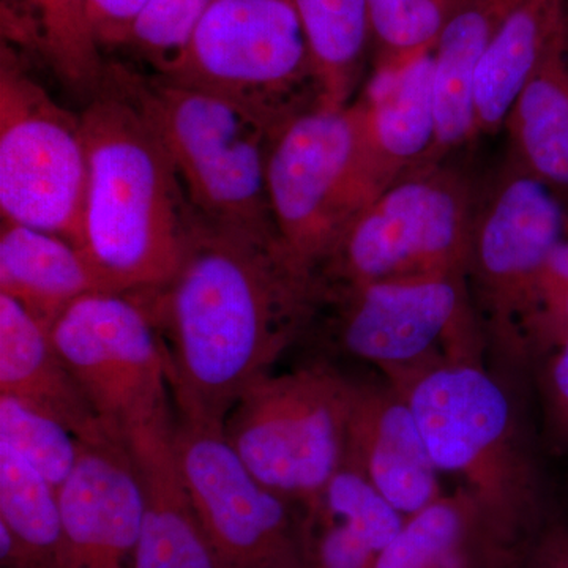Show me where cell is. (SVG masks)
Returning <instances> with one entry per match:
<instances>
[{"label": "cell", "instance_id": "cell-1", "mask_svg": "<svg viewBox=\"0 0 568 568\" xmlns=\"http://www.w3.org/2000/svg\"><path fill=\"white\" fill-rule=\"evenodd\" d=\"M315 276L278 234L192 213L178 272L151 290L178 416L223 424L242 394L305 335Z\"/></svg>", "mask_w": 568, "mask_h": 568}, {"label": "cell", "instance_id": "cell-2", "mask_svg": "<svg viewBox=\"0 0 568 568\" xmlns=\"http://www.w3.org/2000/svg\"><path fill=\"white\" fill-rule=\"evenodd\" d=\"M81 122L89 166L81 252L106 291L162 287L181 265L193 211L166 148L110 63Z\"/></svg>", "mask_w": 568, "mask_h": 568}, {"label": "cell", "instance_id": "cell-3", "mask_svg": "<svg viewBox=\"0 0 568 568\" xmlns=\"http://www.w3.org/2000/svg\"><path fill=\"white\" fill-rule=\"evenodd\" d=\"M409 403L440 474L463 480L508 536L540 528L541 480L514 403L481 361L390 381Z\"/></svg>", "mask_w": 568, "mask_h": 568}, {"label": "cell", "instance_id": "cell-4", "mask_svg": "<svg viewBox=\"0 0 568 568\" xmlns=\"http://www.w3.org/2000/svg\"><path fill=\"white\" fill-rule=\"evenodd\" d=\"M110 70L162 140L197 216L219 226L278 234L267 164L282 125L160 74L144 77L119 63H110Z\"/></svg>", "mask_w": 568, "mask_h": 568}, {"label": "cell", "instance_id": "cell-5", "mask_svg": "<svg viewBox=\"0 0 568 568\" xmlns=\"http://www.w3.org/2000/svg\"><path fill=\"white\" fill-rule=\"evenodd\" d=\"M335 353L388 381L450 361H481L484 325L467 272L362 284L316 283L308 327Z\"/></svg>", "mask_w": 568, "mask_h": 568}, {"label": "cell", "instance_id": "cell-6", "mask_svg": "<svg viewBox=\"0 0 568 568\" xmlns=\"http://www.w3.org/2000/svg\"><path fill=\"white\" fill-rule=\"evenodd\" d=\"M351 377L327 361L268 373L223 420L239 457L268 489L304 507L346 462Z\"/></svg>", "mask_w": 568, "mask_h": 568}, {"label": "cell", "instance_id": "cell-7", "mask_svg": "<svg viewBox=\"0 0 568 568\" xmlns=\"http://www.w3.org/2000/svg\"><path fill=\"white\" fill-rule=\"evenodd\" d=\"M477 207L465 175L443 162L422 164L351 220L317 267L316 283L467 272Z\"/></svg>", "mask_w": 568, "mask_h": 568}, {"label": "cell", "instance_id": "cell-8", "mask_svg": "<svg viewBox=\"0 0 568 568\" xmlns=\"http://www.w3.org/2000/svg\"><path fill=\"white\" fill-rule=\"evenodd\" d=\"M160 77L224 97L275 125L320 104L308 41L291 0H213Z\"/></svg>", "mask_w": 568, "mask_h": 568}, {"label": "cell", "instance_id": "cell-9", "mask_svg": "<svg viewBox=\"0 0 568 568\" xmlns=\"http://www.w3.org/2000/svg\"><path fill=\"white\" fill-rule=\"evenodd\" d=\"M52 345L114 439L173 424L166 357L151 290L78 298L50 327Z\"/></svg>", "mask_w": 568, "mask_h": 568}, {"label": "cell", "instance_id": "cell-10", "mask_svg": "<svg viewBox=\"0 0 568 568\" xmlns=\"http://www.w3.org/2000/svg\"><path fill=\"white\" fill-rule=\"evenodd\" d=\"M89 166L81 115L63 108L2 47L0 211L2 220L67 239L81 250Z\"/></svg>", "mask_w": 568, "mask_h": 568}, {"label": "cell", "instance_id": "cell-11", "mask_svg": "<svg viewBox=\"0 0 568 568\" xmlns=\"http://www.w3.org/2000/svg\"><path fill=\"white\" fill-rule=\"evenodd\" d=\"M267 189L280 241L315 276L351 220L375 201L362 170L353 103L315 104L287 119L268 153Z\"/></svg>", "mask_w": 568, "mask_h": 568}, {"label": "cell", "instance_id": "cell-12", "mask_svg": "<svg viewBox=\"0 0 568 568\" xmlns=\"http://www.w3.org/2000/svg\"><path fill=\"white\" fill-rule=\"evenodd\" d=\"M568 233V209L517 163L478 204L467 282L484 331L521 358V327L552 254Z\"/></svg>", "mask_w": 568, "mask_h": 568}, {"label": "cell", "instance_id": "cell-13", "mask_svg": "<svg viewBox=\"0 0 568 568\" xmlns=\"http://www.w3.org/2000/svg\"><path fill=\"white\" fill-rule=\"evenodd\" d=\"M171 446L224 568H305L294 504L254 477L223 424L175 416Z\"/></svg>", "mask_w": 568, "mask_h": 568}, {"label": "cell", "instance_id": "cell-14", "mask_svg": "<svg viewBox=\"0 0 568 568\" xmlns=\"http://www.w3.org/2000/svg\"><path fill=\"white\" fill-rule=\"evenodd\" d=\"M63 548L59 568H134L144 493L129 447L114 437L82 443L59 489Z\"/></svg>", "mask_w": 568, "mask_h": 568}, {"label": "cell", "instance_id": "cell-15", "mask_svg": "<svg viewBox=\"0 0 568 568\" xmlns=\"http://www.w3.org/2000/svg\"><path fill=\"white\" fill-rule=\"evenodd\" d=\"M346 462L406 518L444 495L409 403L384 376L351 377Z\"/></svg>", "mask_w": 568, "mask_h": 568}, {"label": "cell", "instance_id": "cell-16", "mask_svg": "<svg viewBox=\"0 0 568 568\" xmlns=\"http://www.w3.org/2000/svg\"><path fill=\"white\" fill-rule=\"evenodd\" d=\"M433 52L394 71H375L353 106L366 185L373 197L429 163L436 138Z\"/></svg>", "mask_w": 568, "mask_h": 568}, {"label": "cell", "instance_id": "cell-17", "mask_svg": "<svg viewBox=\"0 0 568 568\" xmlns=\"http://www.w3.org/2000/svg\"><path fill=\"white\" fill-rule=\"evenodd\" d=\"M173 426L138 429L123 440L144 493L134 568H224L175 465Z\"/></svg>", "mask_w": 568, "mask_h": 568}, {"label": "cell", "instance_id": "cell-18", "mask_svg": "<svg viewBox=\"0 0 568 568\" xmlns=\"http://www.w3.org/2000/svg\"><path fill=\"white\" fill-rule=\"evenodd\" d=\"M301 508L305 568H375L377 556L406 521L347 462L323 491Z\"/></svg>", "mask_w": 568, "mask_h": 568}, {"label": "cell", "instance_id": "cell-19", "mask_svg": "<svg viewBox=\"0 0 568 568\" xmlns=\"http://www.w3.org/2000/svg\"><path fill=\"white\" fill-rule=\"evenodd\" d=\"M0 395L54 417L82 443L111 437L52 345L50 328L0 293Z\"/></svg>", "mask_w": 568, "mask_h": 568}, {"label": "cell", "instance_id": "cell-20", "mask_svg": "<svg viewBox=\"0 0 568 568\" xmlns=\"http://www.w3.org/2000/svg\"><path fill=\"white\" fill-rule=\"evenodd\" d=\"M515 541L462 487L407 517L375 568H503Z\"/></svg>", "mask_w": 568, "mask_h": 568}, {"label": "cell", "instance_id": "cell-21", "mask_svg": "<svg viewBox=\"0 0 568 568\" xmlns=\"http://www.w3.org/2000/svg\"><path fill=\"white\" fill-rule=\"evenodd\" d=\"M566 0H517L478 63L474 80L477 134L506 126L519 93L551 44L567 32Z\"/></svg>", "mask_w": 568, "mask_h": 568}, {"label": "cell", "instance_id": "cell-22", "mask_svg": "<svg viewBox=\"0 0 568 568\" xmlns=\"http://www.w3.org/2000/svg\"><path fill=\"white\" fill-rule=\"evenodd\" d=\"M517 0H462L433 50L436 138L429 163H439L476 138L474 80L500 22Z\"/></svg>", "mask_w": 568, "mask_h": 568}, {"label": "cell", "instance_id": "cell-23", "mask_svg": "<svg viewBox=\"0 0 568 568\" xmlns=\"http://www.w3.org/2000/svg\"><path fill=\"white\" fill-rule=\"evenodd\" d=\"M100 291L106 290L77 245L2 220L0 293L20 302L44 327L78 298Z\"/></svg>", "mask_w": 568, "mask_h": 568}, {"label": "cell", "instance_id": "cell-24", "mask_svg": "<svg viewBox=\"0 0 568 568\" xmlns=\"http://www.w3.org/2000/svg\"><path fill=\"white\" fill-rule=\"evenodd\" d=\"M506 126L515 163L568 209V29L519 93Z\"/></svg>", "mask_w": 568, "mask_h": 568}, {"label": "cell", "instance_id": "cell-25", "mask_svg": "<svg viewBox=\"0 0 568 568\" xmlns=\"http://www.w3.org/2000/svg\"><path fill=\"white\" fill-rule=\"evenodd\" d=\"M2 22L7 39L31 48L65 88L91 99L103 84L89 0H2Z\"/></svg>", "mask_w": 568, "mask_h": 568}, {"label": "cell", "instance_id": "cell-26", "mask_svg": "<svg viewBox=\"0 0 568 568\" xmlns=\"http://www.w3.org/2000/svg\"><path fill=\"white\" fill-rule=\"evenodd\" d=\"M62 548L58 489L20 455L0 444L2 568H59Z\"/></svg>", "mask_w": 568, "mask_h": 568}, {"label": "cell", "instance_id": "cell-27", "mask_svg": "<svg viewBox=\"0 0 568 568\" xmlns=\"http://www.w3.org/2000/svg\"><path fill=\"white\" fill-rule=\"evenodd\" d=\"M291 3L308 41L321 106H347L369 47L368 0H291Z\"/></svg>", "mask_w": 568, "mask_h": 568}, {"label": "cell", "instance_id": "cell-28", "mask_svg": "<svg viewBox=\"0 0 568 568\" xmlns=\"http://www.w3.org/2000/svg\"><path fill=\"white\" fill-rule=\"evenodd\" d=\"M462 0H368L375 71H394L435 50Z\"/></svg>", "mask_w": 568, "mask_h": 568}, {"label": "cell", "instance_id": "cell-29", "mask_svg": "<svg viewBox=\"0 0 568 568\" xmlns=\"http://www.w3.org/2000/svg\"><path fill=\"white\" fill-rule=\"evenodd\" d=\"M0 444L39 470L58 491L80 459V437L54 417L7 395H0Z\"/></svg>", "mask_w": 568, "mask_h": 568}, {"label": "cell", "instance_id": "cell-30", "mask_svg": "<svg viewBox=\"0 0 568 568\" xmlns=\"http://www.w3.org/2000/svg\"><path fill=\"white\" fill-rule=\"evenodd\" d=\"M212 3L213 0H148L123 48L136 52L155 74H163L185 50Z\"/></svg>", "mask_w": 568, "mask_h": 568}, {"label": "cell", "instance_id": "cell-31", "mask_svg": "<svg viewBox=\"0 0 568 568\" xmlns=\"http://www.w3.org/2000/svg\"><path fill=\"white\" fill-rule=\"evenodd\" d=\"M568 338V233L552 254L521 327V358H545Z\"/></svg>", "mask_w": 568, "mask_h": 568}, {"label": "cell", "instance_id": "cell-32", "mask_svg": "<svg viewBox=\"0 0 568 568\" xmlns=\"http://www.w3.org/2000/svg\"><path fill=\"white\" fill-rule=\"evenodd\" d=\"M541 392L549 432L568 446V338L545 357Z\"/></svg>", "mask_w": 568, "mask_h": 568}, {"label": "cell", "instance_id": "cell-33", "mask_svg": "<svg viewBox=\"0 0 568 568\" xmlns=\"http://www.w3.org/2000/svg\"><path fill=\"white\" fill-rule=\"evenodd\" d=\"M148 0H89L93 32L102 50L123 48L130 29Z\"/></svg>", "mask_w": 568, "mask_h": 568}, {"label": "cell", "instance_id": "cell-34", "mask_svg": "<svg viewBox=\"0 0 568 568\" xmlns=\"http://www.w3.org/2000/svg\"><path fill=\"white\" fill-rule=\"evenodd\" d=\"M523 568H568V521L548 518L526 548Z\"/></svg>", "mask_w": 568, "mask_h": 568}]
</instances>
